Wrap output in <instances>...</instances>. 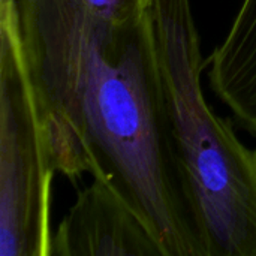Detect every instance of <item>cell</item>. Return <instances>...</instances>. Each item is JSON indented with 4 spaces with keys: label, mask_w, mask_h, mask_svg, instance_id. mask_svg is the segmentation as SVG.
<instances>
[{
    "label": "cell",
    "mask_w": 256,
    "mask_h": 256,
    "mask_svg": "<svg viewBox=\"0 0 256 256\" xmlns=\"http://www.w3.org/2000/svg\"><path fill=\"white\" fill-rule=\"evenodd\" d=\"M24 68L50 162L106 182L165 256H208L180 158L148 9L111 20L78 0H16Z\"/></svg>",
    "instance_id": "obj_1"
},
{
    "label": "cell",
    "mask_w": 256,
    "mask_h": 256,
    "mask_svg": "<svg viewBox=\"0 0 256 256\" xmlns=\"http://www.w3.org/2000/svg\"><path fill=\"white\" fill-rule=\"evenodd\" d=\"M172 135L202 218L208 256H256V150L208 106L190 0H150Z\"/></svg>",
    "instance_id": "obj_2"
},
{
    "label": "cell",
    "mask_w": 256,
    "mask_h": 256,
    "mask_svg": "<svg viewBox=\"0 0 256 256\" xmlns=\"http://www.w3.org/2000/svg\"><path fill=\"white\" fill-rule=\"evenodd\" d=\"M54 174L22 62L16 0H0V256H50Z\"/></svg>",
    "instance_id": "obj_3"
},
{
    "label": "cell",
    "mask_w": 256,
    "mask_h": 256,
    "mask_svg": "<svg viewBox=\"0 0 256 256\" xmlns=\"http://www.w3.org/2000/svg\"><path fill=\"white\" fill-rule=\"evenodd\" d=\"M50 256H165L130 206L100 178L80 190L51 237Z\"/></svg>",
    "instance_id": "obj_4"
},
{
    "label": "cell",
    "mask_w": 256,
    "mask_h": 256,
    "mask_svg": "<svg viewBox=\"0 0 256 256\" xmlns=\"http://www.w3.org/2000/svg\"><path fill=\"white\" fill-rule=\"evenodd\" d=\"M208 64L213 92L238 124L256 135V0H243Z\"/></svg>",
    "instance_id": "obj_5"
},
{
    "label": "cell",
    "mask_w": 256,
    "mask_h": 256,
    "mask_svg": "<svg viewBox=\"0 0 256 256\" xmlns=\"http://www.w3.org/2000/svg\"><path fill=\"white\" fill-rule=\"evenodd\" d=\"M84 8L105 18L124 20L142 15L150 0H78Z\"/></svg>",
    "instance_id": "obj_6"
}]
</instances>
